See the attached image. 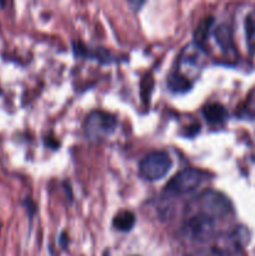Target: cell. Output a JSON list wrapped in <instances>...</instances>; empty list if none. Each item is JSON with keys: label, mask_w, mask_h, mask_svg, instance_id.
I'll return each instance as SVG.
<instances>
[{"label": "cell", "mask_w": 255, "mask_h": 256, "mask_svg": "<svg viewBox=\"0 0 255 256\" xmlns=\"http://www.w3.org/2000/svg\"><path fill=\"white\" fill-rule=\"evenodd\" d=\"M202 115L210 124H222L226 120V110L222 104L212 102V104L206 105L202 110Z\"/></svg>", "instance_id": "cell-7"}, {"label": "cell", "mask_w": 255, "mask_h": 256, "mask_svg": "<svg viewBox=\"0 0 255 256\" xmlns=\"http://www.w3.org/2000/svg\"><path fill=\"white\" fill-rule=\"evenodd\" d=\"M208 172L198 169H185L178 172L165 186L164 194L168 196H182L199 189L206 182Z\"/></svg>", "instance_id": "cell-3"}, {"label": "cell", "mask_w": 255, "mask_h": 256, "mask_svg": "<svg viewBox=\"0 0 255 256\" xmlns=\"http://www.w3.org/2000/svg\"><path fill=\"white\" fill-rule=\"evenodd\" d=\"M192 256H230L228 254V252L222 249H218V248H209V249L200 250V252H195Z\"/></svg>", "instance_id": "cell-12"}, {"label": "cell", "mask_w": 255, "mask_h": 256, "mask_svg": "<svg viewBox=\"0 0 255 256\" xmlns=\"http://www.w3.org/2000/svg\"><path fill=\"white\" fill-rule=\"evenodd\" d=\"M116 118L106 112L96 110L88 115L85 120V135L89 140H102L110 136L116 129Z\"/></svg>", "instance_id": "cell-5"}, {"label": "cell", "mask_w": 255, "mask_h": 256, "mask_svg": "<svg viewBox=\"0 0 255 256\" xmlns=\"http://www.w3.org/2000/svg\"><path fill=\"white\" fill-rule=\"evenodd\" d=\"M169 88L172 90V92H188L190 88L192 86V82H188L186 79H184L182 76L178 75L176 72H174L172 75H170L169 78Z\"/></svg>", "instance_id": "cell-11"}, {"label": "cell", "mask_w": 255, "mask_h": 256, "mask_svg": "<svg viewBox=\"0 0 255 256\" xmlns=\"http://www.w3.org/2000/svg\"><path fill=\"white\" fill-rule=\"evenodd\" d=\"M172 168V160L164 152H152L142 160L139 174L144 180L150 182L164 179Z\"/></svg>", "instance_id": "cell-4"}, {"label": "cell", "mask_w": 255, "mask_h": 256, "mask_svg": "<svg viewBox=\"0 0 255 256\" xmlns=\"http://www.w3.org/2000/svg\"><path fill=\"white\" fill-rule=\"evenodd\" d=\"M206 59L208 54L204 46L196 42H192L180 54L179 60H178L176 74L192 84V82H195V79L204 69Z\"/></svg>", "instance_id": "cell-2"}, {"label": "cell", "mask_w": 255, "mask_h": 256, "mask_svg": "<svg viewBox=\"0 0 255 256\" xmlns=\"http://www.w3.org/2000/svg\"><path fill=\"white\" fill-rule=\"evenodd\" d=\"M214 38L222 52L226 54H236L234 49V42H232V30L226 25H220L219 28H216V30H214Z\"/></svg>", "instance_id": "cell-6"}, {"label": "cell", "mask_w": 255, "mask_h": 256, "mask_svg": "<svg viewBox=\"0 0 255 256\" xmlns=\"http://www.w3.org/2000/svg\"><path fill=\"white\" fill-rule=\"evenodd\" d=\"M136 218L132 212H122L112 220V226L122 232H128L135 226Z\"/></svg>", "instance_id": "cell-8"}, {"label": "cell", "mask_w": 255, "mask_h": 256, "mask_svg": "<svg viewBox=\"0 0 255 256\" xmlns=\"http://www.w3.org/2000/svg\"><path fill=\"white\" fill-rule=\"evenodd\" d=\"M212 22H214V19L212 18H208V19H204L200 25L198 26L196 32H195V42L196 44L204 46V42L206 40L208 35H209V30L212 28Z\"/></svg>", "instance_id": "cell-10"}, {"label": "cell", "mask_w": 255, "mask_h": 256, "mask_svg": "<svg viewBox=\"0 0 255 256\" xmlns=\"http://www.w3.org/2000/svg\"><path fill=\"white\" fill-rule=\"evenodd\" d=\"M245 35H246V45L249 52L252 55L255 54V10H252L246 15L244 22Z\"/></svg>", "instance_id": "cell-9"}, {"label": "cell", "mask_w": 255, "mask_h": 256, "mask_svg": "<svg viewBox=\"0 0 255 256\" xmlns=\"http://www.w3.org/2000/svg\"><path fill=\"white\" fill-rule=\"evenodd\" d=\"M188 218L182 224V235L185 239L194 242H206L215 236L220 220L208 214L200 208L190 204Z\"/></svg>", "instance_id": "cell-1"}]
</instances>
